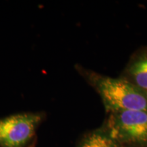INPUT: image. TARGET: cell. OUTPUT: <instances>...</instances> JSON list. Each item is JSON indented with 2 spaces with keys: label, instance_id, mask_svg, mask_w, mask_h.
Here are the masks:
<instances>
[{
  "label": "cell",
  "instance_id": "6da1fadb",
  "mask_svg": "<svg viewBox=\"0 0 147 147\" xmlns=\"http://www.w3.org/2000/svg\"><path fill=\"white\" fill-rule=\"evenodd\" d=\"M77 69L100 95L108 113L147 110V93L125 78L104 76L81 67Z\"/></svg>",
  "mask_w": 147,
  "mask_h": 147
},
{
  "label": "cell",
  "instance_id": "3957f363",
  "mask_svg": "<svg viewBox=\"0 0 147 147\" xmlns=\"http://www.w3.org/2000/svg\"><path fill=\"white\" fill-rule=\"evenodd\" d=\"M44 119L42 113H20L0 119V147H27Z\"/></svg>",
  "mask_w": 147,
  "mask_h": 147
},
{
  "label": "cell",
  "instance_id": "7a4b0ae2",
  "mask_svg": "<svg viewBox=\"0 0 147 147\" xmlns=\"http://www.w3.org/2000/svg\"><path fill=\"white\" fill-rule=\"evenodd\" d=\"M106 131L118 144H147V110L109 113Z\"/></svg>",
  "mask_w": 147,
  "mask_h": 147
},
{
  "label": "cell",
  "instance_id": "277c9868",
  "mask_svg": "<svg viewBox=\"0 0 147 147\" xmlns=\"http://www.w3.org/2000/svg\"><path fill=\"white\" fill-rule=\"evenodd\" d=\"M121 77L147 93V49L132 57Z\"/></svg>",
  "mask_w": 147,
  "mask_h": 147
},
{
  "label": "cell",
  "instance_id": "5b68a950",
  "mask_svg": "<svg viewBox=\"0 0 147 147\" xmlns=\"http://www.w3.org/2000/svg\"><path fill=\"white\" fill-rule=\"evenodd\" d=\"M118 144L106 131L96 130L87 134L78 147H118Z\"/></svg>",
  "mask_w": 147,
  "mask_h": 147
}]
</instances>
